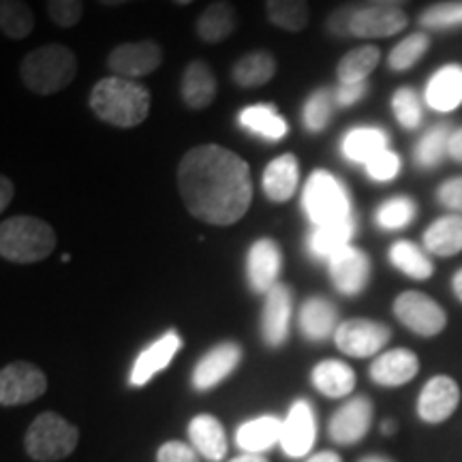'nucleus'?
Returning <instances> with one entry per match:
<instances>
[{"label":"nucleus","mask_w":462,"mask_h":462,"mask_svg":"<svg viewBox=\"0 0 462 462\" xmlns=\"http://www.w3.org/2000/svg\"><path fill=\"white\" fill-rule=\"evenodd\" d=\"M178 190L195 218L229 227L251 208V170L231 150L218 143H201L190 148L178 165Z\"/></svg>","instance_id":"f257e3e1"},{"label":"nucleus","mask_w":462,"mask_h":462,"mask_svg":"<svg viewBox=\"0 0 462 462\" xmlns=\"http://www.w3.org/2000/svg\"><path fill=\"white\" fill-rule=\"evenodd\" d=\"M88 103L92 114L103 123L118 129H131L148 118L150 90L135 79L112 75L95 84Z\"/></svg>","instance_id":"f03ea898"},{"label":"nucleus","mask_w":462,"mask_h":462,"mask_svg":"<svg viewBox=\"0 0 462 462\" xmlns=\"http://www.w3.org/2000/svg\"><path fill=\"white\" fill-rule=\"evenodd\" d=\"M78 75V58L67 45L48 43L32 50L20 65V78L34 95H56Z\"/></svg>","instance_id":"7ed1b4c3"},{"label":"nucleus","mask_w":462,"mask_h":462,"mask_svg":"<svg viewBox=\"0 0 462 462\" xmlns=\"http://www.w3.org/2000/svg\"><path fill=\"white\" fill-rule=\"evenodd\" d=\"M56 248V231L50 223L31 215L5 218L0 225V255L14 263H37Z\"/></svg>","instance_id":"20e7f679"},{"label":"nucleus","mask_w":462,"mask_h":462,"mask_svg":"<svg viewBox=\"0 0 462 462\" xmlns=\"http://www.w3.org/2000/svg\"><path fill=\"white\" fill-rule=\"evenodd\" d=\"M302 208L313 227L354 218L349 190L326 170H317L309 176L302 190Z\"/></svg>","instance_id":"39448f33"},{"label":"nucleus","mask_w":462,"mask_h":462,"mask_svg":"<svg viewBox=\"0 0 462 462\" xmlns=\"http://www.w3.org/2000/svg\"><path fill=\"white\" fill-rule=\"evenodd\" d=\"M79 432L71 421L56 413H42L26 432V452L39 462L67 458L78 448Z\"/></svg>","instance_id":"423d86ee"},{"label":"nucleus","mask_w":462,"mask_h":462,"mask_svg":"<svg viewBox=\"0 0 462 462\" xmlns=\"http://www.w3.org/2000/svg\"><path fill=\"white\" fill-rule=\"evenodd\" d=\"M394 315L409 330L426 338L437 337L448 323L446 310L435 300L420 291L401 293L394 302Z\"/></svg>","instance_id":"0eeeda50"},{"label":"nucleus","mask_w":462,"mask_h":462,"mask_svg":"<svg viewBox=\"0 0 462 462\" xmlns=\"http://www.w3.org/2000/svg\"><path fill=\"white\" fill-rule=\"evenodd\" d=\"M392 337L390 328L373 319H349L343 321L334 332L337 346L345 356L351 357H371L379 354Z\"/></svg>","instance_id":"6e6552de"},{"label":"nucleus","mask_w":462,"mask_h":462,"mask_svg":"<svg viewBox=\"0 0 462 462\" xmlns=\"http://www.w3.org/2000/svg\"><path fill=\"white\" fill-rule=\"evenodd\" d=\"M48 390V379L42 368L31 362H14L0 373V402L3 407H15L37 401Z\"/></svg>","instance_id":"1a4fd4ad"},{"label":"nucleus","mask_w":462,"mask_h":462,"mask_svg":"<svg viewBox=\"0 0 462 462\" xmlns=\"http://www.w3.org/2000/svg\"><path fill=\"white\" fill-rule=\"evenodd\" d=\"M163 62V50L154 39L120 43L109 51L107 67L120 78H143L154 73Z\"/></svg>","instance_id":"9d476101"},{"label":"nucleus","mask_w":462,"mask_h":462,"mask_svg":"<svg viewBox=\"0 0 462 462\" xmlns=\"http://www.w3.org/2000/svg\"><path fill=\"white\" fill-rule=\"evenodd\" d=\"M330 279L343 296H357L371 281V259L356 246H346L330 262Z\"/></svg>","instance_id":"9b49d317"},{"label":"nucleus","mask_w":462,"mask_h":462,"mask_svg":"<svg viewBox=\"0 0 462 462\" xmlns=\"http://www.w3.org/2000/svg\"><path fill=\"white\" fill-rule=\"evenodd\" d=\"M282 268L281 248L274 240L262 238L253 242L246 253V279L253 291L268 293L274 285H279V274Z\"/></svg>","instance_id":"f8f14e48"},{"label":"nucleus","mask_w":462,"mask_h":462,"mask_svg":"<svg viewBox=\"0 0 462 462\" xmlns=\"http://www.w3.org/2000/svg\"><path fill=\"white\" fill-rule=\"evenodd\" d=\"M317 435V421L309 401L300 398L289 409L287 420L282 421L281 446L291 458H302L310 452Z\"/></svg>","instance_id":"ddd939ff"},{"label":"nucleus","mask_w":462,"mask_h":462,"mask_svg":"<svg viewBox=\"0 0 462 462\" xmlns=\"http://www.w3.org/2000/svg\"><path fill=\"white\" fill-rule=\"evenodd\" d=\"M373 424V402L366 396H354L330 420V437L340 446H354L366 437Z\"/></svg>","instance_id":"4468645a"},{"label":"nucleus","mask_w":462,"mask_h":462,"mask_svg":"<svg viewBox=\"0 0 462 462\" xmlns=\"http://www.w3.org/2000/svg\"><path fill=\"white\" fill-rule=\"evenodd\" d=\"M409 17L398 7H357L351 20V37L357 39H383L402 32Z\"/></svg>","instance_id":"2eb2a0df"},{"label":"nucleus","mask_w":462,"mask_h":462,"mask_svg":"<svg viewBox=\"0 0 462 462\" xmlns=\"http://www.w3.org/2000/svg\"><path fill=\"white\" fill-rule=\"evenodd\" d=\"M460 402V388L454 379L439 374L424 385L418 398V415L426 424L446 421Z\"/></svg>","instance_id":"dca6fc26"},{"label":"nucleus","mask_w":462,"mask_h":462,"mask_svg":"<svg viewBox=\"0 0 462 462\" xmlns=\"http://www.w3.org/2000/svg\"><path fill=\"white\" fill-rule=\"evenodd\" d=\"M240 360L242 349L238 343H234V340L212 346V349L198 362V366H195L193 385L199 392L215 388V385L221 383L223 379H227L229 374L236 371Z\"/></svg>","instance_id":"f3484780"},{"label":"nucleus","mask_w":462,"mask_h":462,"mask_svg":"<svg viewBox=\"0 0 462 462\" xmlns=\"http://www.w3.org/2000/svg\"><path fill=\"white\" fill-rule=\"evenodd\" d=\"M289 319H291V289L274 285L265 293L262 313V334L268 346H281L289 337Z\"/></svg>","instance_id":"a211bd4d"},{"label":"nucleus","mask_w":462,"mask_h":462,"mask_svg":"<svg viewBox=\"0 0 462 462\" xmlns=\"http://www.w3.org/2000/svg\"><path fill=\"white\" fill-rule=\"evenodd\" d=\"M180 346H182L180 334L173 330L163 334V337L154 340L152 345L146 346V349L137 356V360L131 368V377H129L131 385H135V388L146 385L154 374L170 366V362L173 360V356L180 351Z\"/></svg>","instance_id":"6ab92c4d"},{"label":"nucleus","mask_w":462,"mask_h":462,"mask_svg":"<svg viewBox=\"0 0 462 462\" xmlns=\"http://www.w3.org/2000/svg\"><path fill=\"white\" fill-rule=\"evenodd\" d=\"M300 184V163L296 154L287 152L270 161L263 170L262 187L265 198L274 204H285L296 195Z\"/></svg>","instance_id":"aec40b11"},{"label":"nucleus","mask_w":462,"mask_h":462,"mask_svg":"<svg viewBox=\"0 0 462 462\" xmlns=\"http://www.w3.org/2000/svg\"><path fill=\"white\" fill-rule=\"evenodd\" d=\"M420 371V360L409 349H392L381 354L371 366V379L385 388L409 383Z\"/></svg>","instance_id":"412c9836"},{"label":"nucleus","mask_w":462,"mask_h":462,"mask_svg":"<svg viewBox=\"0 0 462 462\" xmlns=\"http://www.w3.org/2000/svg\"><path fill=\"white\" fill-rule=\"evenodd\" d=\"M426 103L435 112H452L462 103V65H446L432 75L426 86Z\"/></svg>","instance_id":"4be33fe9"},{"label":"nucleus","mask_w":462,"mask_h":462,"mask_svg":"<svg viewBox=\"0 0 462 462\" xmlns=\"http://www.w3.org/2000/svg\"><path fill=\"white\" fill-rule=\"evenodd\" d=\"M388 133L379 126H356L345 133L340 150H343V157L351 163L366 165L383 150H388Z\"/></svg>","instance_id":"5701e85b"},{"label":"nucleus","mask_w":462,"mask_h":462,"mask_svg":"<svg viewBox=\"0 0 462 462\" xmlns=\"http://www.w3.org/2000/svg\"><path fill=\"white\" fill-rule=\"evenodd\" d=\"M182 101L190 109H206L217 97V75L206 60H190L182 73Z\"/></svg>","instance_id":"b1692460"},{"label":"nucleus","mask_w":462,"mask_h":462,"mask_svg":"<svg viewBox=\"0 0 462 462\" xmlns=\"http://www.w3.org/2000/svg\"><path fill=\"white\" fill-rule=\"evenodd\" d=\"M236 26H238V14L234 5L227 0H217L201 11L195 32L204 43H223L236 32Z\"/></svg>","instance_id":"393cba45"},{"label":"nucleus","mask_w":462,"mask_h":462,"mask_svg":"<svg viewBox=\"0 0 462 462\" xmlns=\"http://www.w3.org/2000/svg\"><path fill=\"white\" fill-rule=\"evenodd\" d=\"M189 439L206 460L218 462L227 454V435L215 415H198L189 424Z\"/></svg>","instance_id":"a878e982"},{"label":"nucleus","mask_w":462,"mask_h":462,"mask_svg":"<svg viewBox=\"0 0 462 462\" xmlns=\"http://www.w3.org/2000/svg\"><path fill=\"white\" fill-rule=\"evenodd\" d=\"M356 236V217L346 218V221L332 223V225H321V227H313L306 240L309 253L315 259H330L337 253L343 251L351 245V238Z\"/></svg>","instance_id":"bb28decb"},{"label":"nucleus","mask_w":462,"mask_h":462,"mask_svg":"<svg viewBox=\"0 0 462 462\" xmlns=\"http://www.w3.org/2000/svg\"><path fill=\"white\" fill-rule=\"evenodd\" d=\"M238 123L245 131L268 142L285 140L289 133L285 118L276 112L274 106H268V103H257V106L245 107L238 116Z\"/></svg>","instance_id":"cd10ccee"},{"label":"nucleus","mask_w":462,"mask_h":462,"mask_svg":"<svg viewBox=\"0 0 462 462\" xmlns=\"http://www.w3.org/2000/svg\"><path fill=\"white\" fill-rule=\"evenodd\" d=\"M282 439V421L274 415H262V418L245 421L236 432V441L246 454H262L265 449L274 448Z\"/></svg>","instance_id":"c85d7f7f"},{"label":"nucleus","mask_w":462,"mask_h":462,"mask_svg":"<svg viewBox=\"0 0 462 462\" xmlns=\"http://www.w3.org/2000/svg\"><path fill=\"white\" fill-rule=\"evenodd\" d=\"M337 309L326 298H309L300 309V330L309 340H326L337 332Z\"/></svg>","instance_id":"c756f323"},{"label":"nucleus","mask_w":462,"mask_h":462,"mask_svg":"<svg viewBox=\"0 0 462 462\" xmlns=\"http://www.w3.org/2000/svg\"><path fill=\"white\" fill-rule=\"evenodd\" d=\"M313 385L328 398H343L356 388V373L340 360H323L313 368Z\"/></svg>","instance_id":"7c9ffc66"},{"label":"nucleus","mask_w":462,"mask_h":462,"mask_svg":"<svg viewBox=\"0 0 462 462\" xmlns=\"http://www.w3.org/2000/svg\"><path fill=\"white\" fill-rule=\"evenodd\" d=\"M424 246L432 255L452 257L462 251V217L446 215L437 218L429 229L424 231Z\"/></svg>","instance_id":"2f4dec72"},{"label":"nucleus","mask_w":462,"mask_h":462,"mask_svg":"<svg viewBox=\"0 0 462 462\" xmlns=\"http://www.w3.org/2000/svg\"><path fill=\"white\" fill-rule=\"evenodd\" d=\"M231 75H234V82L242 88H259L276 75V58L265 50L251 51V54L238 58Z\"/></svg>","instance_id":"473e14b6"},{"label":"nucleus","mask_w":462,"mask_h":462,"mask_svg":"<svg viewBox=\"0 0 462 462\" xmlns=\"http://www.w3.org/2000/svg\"><path fill=\"white\" fill-rule=\"evenodd\" d=\"M381 60V51L374 45H362L340 58L337 75L340 84H360L377 69Z\"/></svg>","instance_id":"72a5a7b5"},{"label":"nucleus","mask_w":462,"mask_h":462,"mask_svg":"<svg viewBox=\"0 0 462 462\" xmlns=\"http://www.w3.org/2000/svg\"><path fill=\"white\" fill-rule=\"evenodd\" d=\"M390 262L402 274L415 281H426L432 276V262L418 245L409 240H398L390 248Z\"/></svg>","instance_id":"f704fd0d"},{"label":"nucleus","mask_w":462,"mask_h":462,"mask_svg":"<svg viewBox=\"0 0 462 462\" xmlns=\"http://www.w3.org/2000/svg\"><path fill=\"white\" fill-rule=\"evenodd\" d=\"M265 14L276 28L302 32L310 22L309 0H265Z\"/></svg>","instance_id":"c9c22d12"},{"label":"nucleus","mask_w":462,"mask_h":462,"mask_svg":"<svg viewBox=\"0 0 462 462\" xmlns=\"http://www.w3.org/2000/svg\"><path fill=\"white\" fill-rule=\"evenodd\" d=\"M34 28V15L26 0H0V31L5 37L26 39Z\"/></svg>","instance_id":"e433bc0d"},{"label":"nucleus","mask_w":462,"mask_h":462,"mask_svg":"<svg viewBox=\"0 0 462 462\" xmlns=\"http://www.w3.org/2000/svg\"><path fill=\"white\" fill-rule=\"evenodd\" d=\"M449 131L452 129H449L448 125L432 126V129L418 142V146H415V163L420 167H426V170L441 163L449 148V137H452Z\"/></svg>","instance_id":"4c0bfd02"},{"label":"nucleus","mask_w":462,"mask_h":462,"mask_svg":"<svg viewBox=\"0 0 462 462\" xmlns=\"http://www.w3.org/2000/svg\"><path fill=\"white\" fill-rule=\"evenodd\" d=\"M418 215V206L411 198H392L379 206L377 225L385 231H396L407 227Z\"/></svg>","instance_id":"58836bf2"},{"label":"nucleus","mask_w":462,"mask_h":462,"mask_svg":"<svg viewBox=\"0 0 462 462\" xmlns=\"http://www.w3.org/2000/svg\"><path fill=\"white\" fill-rule=\"evenodd\" d=\"M332 106H334V95L330 90L319 88L309 97L302 109V120L304 126L310 133H321L330 125L332 120Z\"/></svg>","instance_id":"ea45409f"},{"label":"nucleus","mask_w":462,"mask_h":462,"mask_svg":"<svg viewBox=\"0 0 462 462\" xmlns=\"http://www.w3.org/2000/svg\"><path fill=\"white\" fill-rule=\"evenodd\" d=\"M429 45H430V39L426 32L409 34L407 39H402V42L390 51L388 56L390 69H394V71H407V69H411L415 62L426 54Z\"/></svg>","instance_id":"a19ab883"},{"label":"nucleus","mask_w":462,"mask_h":462,"mask_svg":"<svg viewBox=\"0 0 462 462\" xmlns=\"http://www.w3.org/2000/svg\"><path fill=\"white\" fill-rule=\"evenodd\" d=\"M392 109H394L398 125L407 131H415L424 120L421 101L413 88H398L392 97Z\"/></svg>","instance_id":"79ce46f5"},{"label":"nucleus","mask_w":462,"mask_h":462,"mask_svg":"<svg viewBox=\"0 0 462 462\" xmlns=\"http://www.w3.org/2000/svg\"><path fill=\"white\" fill-rule=\"evenodd\" d=\"M420 26L429 31H452V28H462V3L452 0V3L432 5L420 15Z\"/></svg>","instance_id":"37998d69"},{"label":"nucleus","mask_w":462,"mask_h":462,"mask_svg":"<svg viewBox=\"0 0 462 462\" xmlns=\"http://www.w3.org/2000/svg\"><path fill=\"white\" fill-rule=\"evenodd\" d=\"M48 15L60 28L78 26L84 15V0H48Z\"/></svg>","instance_id":"c03bdc74"},{"label":"nucleus","mask_w":462,"mask_h":462,"mask_svg":"<svg viewBox=\"0 0 462 462\" xmlns=\"http://www.w3.org/2000/svg\"><path fill=\"white\" fill-rule=\"evenodd\" d=\"M366 167L368 178L374 182H390L401 173V157L392 150H383V152L377 154L371 163L364 165Z\"/></svg>","instance_id":"a18cd8bd"},{"label":"nucleus","mask_w":462,"mask_h":462,"mask_svg":"<svg viewBox=\"0 0 462 462\" xmlns=\"http://www.w3.org/2000/svg\"><path fill=\"white\" fill-rule=\"evenodd\" d=\"M157 462H199L198 449L182 441H167L159 448Z\"/></svg>","instance_id":"49530a36"},{"label":"nucleus","mask_w":462,"mask_h":462,"mask_svg":"<svg viewBox=\"0 0 462 462\" xmlns=\"http://www.w3.org/2000/svg\"><path fill=\"white\" fill-rule=\"evenodd\" d=\"M354 5H345V7L334 9L326 20L328 32L334 34V37H351V20H354L356 14Z\"/></svg>","instance_id":"de8ad7c7"},{"label":"nucleus","mask_w":462,"mask_h":462,"mask_svg":"<svg viewBox=\"0 0 462 462\" xmlns=\"http://www.w3.org/2000/svg\"><path fill=\"white\" fill-rule=\"evenodd\" d=\"M437 199L449 210H454V215H462V176L443 182L437 190Z\"/></svg>","instance_id":"09e8293b"},{"label":"nucleus","mask_w":462,"mask_h":462,"mask_svg":"<svg viewBox=\"0 0 462 462\" xmlns=\"http://www.w3.org/2000/svg\"><path fill=\"white\" fill-rule=\"evenodd\" d=\"M366 90H368L366 82H360V84H338V88L334 90V103H337L338 107L356 106L357 101L364 99Z\"/></svg>","instance_id":"8fccbe9b"},{"label":"nucleus","mask_w":462,"mask_h":462,"mask_svg":"<svg viewBox=\"0 0 462 462\" xmlns=\"http://www.w3.org/2000/svg\"><path fill=\"white\" fill-rule=\"evenodd\" d=\"M14 182L9 180L7 176H3L0 178V210H7L9 208V204H11V199H14Z\"/></svg>","instance_id":"3c124183"},{"label":"nucleus","mask_w":462,"mask_h":462,"mask_svg":"<svg viewBox=\"0 0 462 462\" xmlns=\"http://www.w3.org/2000/svg\"><path fill=\"white\" fill-rule=\"evenodd\" d=\"M448 154H449V157H452L454 161H458V163H462V129L454 131L452 137H449Z\"/></svg>","instance_id":"603ef678"},{"label":"nucleus","mask_w":462,"mask_h":462,"mask_svg":"<svg viewBox=\"0 0 462 462\" xmlns=\"http://www.w3.org/2000/svg\"><path fill=\"white\" fill-rule=\"evenodd\" d=\"M306 462H343V460H340V456L334 454V452H319V454H315L313 458H309Z\"/></svg>","instance_id":"864d4df0"},{"label":"nucleus","mask_w":462,"mask_h":462,"mask_svg":"<svg viewBox=\"0 0 462 462\" xmlns=\"http://www.w3.org/2000/svg\"><path fill=\"white\" fill-rule=\"evenodd\" d=\"M452 289H454L456 298H458L460 302H462V268L458 270V273L454 274V279H452Z\"/></svg>","instance_id":"5fc2aeb1"},{"label":"nucleus","mask_w":462,"mask_h":462,"mask_svg":"<svg viewBox=\"0 0 462 462\" xmlns=\"http://www.w3.org/2000/svg\"><path fill=\"white\" fill-rule=\"evenodd\" d=\"M229 462H268V460L259 454H242V456H238V458H234Z\"/></svg>","instance_id":"6e6d98bb"},{"label":"nucleus","mask_w":462,"mask_h":462,"mask_svg":"<svg viewBox=\"0 0 462 462\" xmlns=\"http://www.w3.org/2000/svg\"><path fill=\"white\" fill-rule=\"evenodd\" d=\"M374 5H379V7H398V5L407 3V0H373Z\"/></svg>","instance_id":"4d7b16f0"},{"label":"nucleus","mask_w":462,"mask_h":462,"mask_svg":"<svg viewBox=\"0 0 462 462\" xmlns=\"http://www.w3.org/2000/svg\"><path fill=\"white\" fill-rule=\"evenodd\" d=\"M99 3L106 5V7H120V5L133 3V0H99Z\"/></svg>","instance_id":"13d9d810"},{"label":"nucleus","mask_w":462,"mask_h":462,"mask_svg":"<svg viewBox=\"0 0 462 462\" xmlns=\"http://www.w3.org/2000/svg\"><path fill=\"white\" fill-rule=\"evenodd\" d=\"M394 430H396V424L392 420L383 421V426H381V432H383V435H392Z\"/></svg>","instance_id":"bf43d9fd"},{"label":"nucleus","mask_w":462,"mask_h":462,"mask_svg":"<svg viewBox=\"0 0 462 462\" xmlns=\"http://www.w3.org/2000/svg\"><path fill=\"white\" fill-rule=\"evenodd\" d=\"M360 462H392V460L383 458V456H366V458H362Z\"/></svg>","instance_id":"052dcab7"},{"label":"nucleus","mask_w":462,"mask_h":462,"mask_svg":"<svg viewBox=\"0 0 462 462\" xmlns=\"http://www.w3.org/2000/svg\"><path fill=\"white\" fill-rule=\"evenodd\" d=\"M173 3H176V5H182V7H184V5H190V3H195V0H173Z\"/></svg>","instance_id":"680f3d73"}]
</instances>
